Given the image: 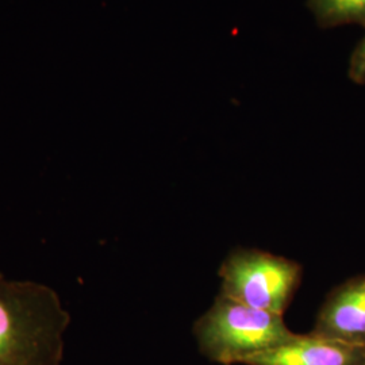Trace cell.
Masks as SVG:
<instances>
[{
  "label": "cell",
  "instance_id": "obj_1",
  "mask_svg": "<svg viewBox=\"0 0 365 365\" xmlns=\"http://www.w3.org/2000/svg\"><path fill=\"white\" fill-rule=\"evenodd\" d=\"M71 313L54 288L0 274V365H61Z\"/></svg>",
  "mask_w": 365,
  "mask_h": 365
},
{
  "label": "cell",
  "instance_id": "obj_2",
  "mask_svg": "<svg viewBox=\"0 0 365 365\" xmlns=\"http://www.w3.org/2000/svg\"><path fill=\"white\" fill-rule=\"evenodd\" d=\"M294 336L283 315L250 307L222 292L194 325L199 352L222 365H244Z\"/></svg>",
  "mask_w": 365,
  "mask_h": 365
},
{
  "label": "cell",
  "instance_id": "obj_3",
  "mask_svg": "<svg viewBox=\"0 0 365 365\" xmlns=\"http://www.w3.org/2000/svg\"><path fill=\"white\" fill-rule=\"evenodd\" d=\"M220 292L262 312L283 315L303 277L299 262L261 249L232 250L220 267Z\"/></svg>",
  "mask_w": 365,
  "mask_h": 365
},
{
  "label": "cell",
  "instance_id": "obj_4",
  "mask_svg": "<svg viewBox=\"0 0 365 365\" xmlns=\"http://www.w3.org/2000/svg\"><path fill=\"white\" fill-rule=\"evenodd\" d=\"M312 333L365 345V274H356L329 291Z\"/></svg>",
  "mask_w": 365,
  "mask_h": 365
},
{
  "label": "cell",
  "instance_id": "obj_5",
  "mask_svg": "<svg viewBox=\"0 0 365 365\" xmlns=\"http://www.w3.org/2000/svg\"><path fill=\"white\" fill-rule=\"evenodd\" d=\"M244 365H365V345H354L314 333L297 334L287 342L259 353Z\"/></svg>",
  "mask_w": 365,
  "mask_h": 365
},
{
  "label": "cell",
  "instance_id": "obj_6",
  "mask_svg": "<svg viewBox=\"0 0 365 365\" xmlns=\"http://www.w3.org/2000/svg\"><path fill=\"white\" fill-rule=\"evenodd\" d=\"M306 7L321 29H365V0H307Z\"/></svg>",
  "mask_w": 365,
  "mask_h": 365
},
{
  "label": "cell",
  "instance_id": "obj_7",
  "mask_svg": "<svg viewBox=\"0 0 365 365\" xmlns=\"http://www.w3.org/2000/svg\"><path fill=\"white\" fill-rule=\"evenodd\" d=\"M348 78L357 84H365V34L357 42L348 61Z\"/></svg>",
  "mask_w": 365,
  "mask_h": 365
}]
</instances>
